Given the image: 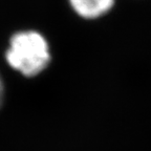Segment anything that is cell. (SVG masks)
I'll list each match as a JSON object with an SVG mask.
<instances>
[{
	"instance_id": "cell-1",
	"label": "cell",
	"mask_w": 151,
	"mask_h": 151,
	"mask_svg": "<svg viewBox=\"0 0 151 151\" xmlns=\"http://www.w3.org/2000/svg\"><path fill=\"white\" fill-rule=\"evenodd\" d=\"M5 59L12 68L23 76L35 77L50 64V45L44 36L38 32H18L9 40Z\"/></svg>"
},
{
	"instance_id": "cell-2",
	"label": "cell",
	"mask_w": 151,
	"mask_h": 151,
	"mask_svg": "<svg viewBox=\"0 0 151 151\" xmlns=\"http://www.w3.org/2000/svg\"><path fill=\"white\" fill-rule=\"evenodd\" d=\"M114 0H69V4L77 14L85 19H94L108 13Z\"/></svg>"
},
{
	"instance_id": "cell-3",
	"label": "cell",
	"mask_w": 151,
	"mask_h": 151,
	"mask_svg": "<svg viewBox=\"0 0 151 151\" xmlns=\"http://www.w3.org/2000/svg\"><path fill=\"white\" fill-rule=\"evenodd\" d=\"M3 99H4V85H3V81L0 75V108L2 106Z\"/></svg>"
}]
</instances>
